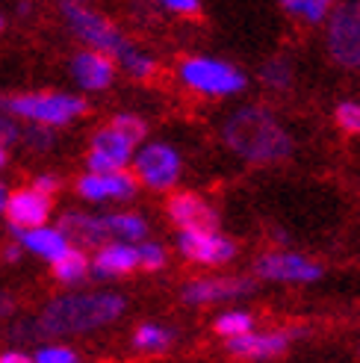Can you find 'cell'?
I'll use <instances>...</instances> for the list:
<instances>
[{
  "instance_id": "1",
  "label": "cell",
  "mask_w": 360,
  "mask_h": 363,
  "mask_svg": "<svg viewBox=\"0 0 360 363\" xmlns=\"http://www.w3.org/2000/svg\"><path fill=\"white\" fill-rule=\"evenodd\" d=\"M124 311V298L113 293H83V296H60L45 304L42 316L35 319V331L42 337H65L83 334L113 322Z\"/></svg>"
},
{
  "instance_id": "2",
  "label": "cell",
  "mask_w": 360,
  "mask_h": 363,
  "mask_svg": "<svg viewBox=\"0 0 360 363\" xmlns=\"http://www.w3.org/2000/svg\"><path fill=\"white\" fill-rule=\"evenodd\" d=\"M222 136L233 154H240L242 160H251V162L283 160L293 148L290 133L266 110H257V106H245V110L233 113L225 121Z\"/></svg>"
},
{
  "instance_id": "3",
  "label": "cell",
  "mask_w": 360,
  "mask_h": 363,
  "mask_svg": "<svg viewBox=\"0 0 360 363\" xmlns=\"http://www.w3.org/2000/svg\"><path fill=\"white\" fill-rule=\"evenodd\" d=\"M0 110L9 116L30 118L35 124L60 127V124H68L77 116H83L86 101H80L74 95H62V92H30V95L0 98Z\"/></svg>"
},
{
  "instance_id": "4",
  "label": "cell",
  "mask_w": 360,
  "mask_h": 363,
  "mask_svg": "<svg viewBox=\"0 0 360 363\" xmlns=\"http://www.w3.org/2000/svg\"><path fill=\"white\" fill-rule=\"evenodd\" d=\"M180 80L204 95H233L245 89V74L222 60L189 57L180 62Z\"/></svg>"
},
{
  "instance_id": "5",
  "label": "cell",
  "mask_w": 360,
  "mask_h": 363,
  "mask_svg": "<svg viewBox=\"0 0 360 363\" xmlns=\"http://www.w3.org/2000/svg\"><path fill=\"white\" fill-rule=\"evenodd\" d=\"M62 15H65V21L71 24V30H74L83 42L92 45V50L103 53V57H106V53L118 57V53L130 45L121 35V30L110 21V18L92 12L83 4H62Z\"/></svg>"
},
{
  "instance_id": "6",
  "label": "cell",
  "mask_w": 360,
  "mask_h": 363,
  "mask_svg": "<svg viewBox=\"0 0 360 363\" xmlns=\"http://www.w3.org/2000/svg\"><path fill=\"white\" fill-rule=\"evenodd\" d=\"M328 50L334 62L357 68L360 65V6L346 4L339 6L328 27Z\"/></svg>"
},
{
  "instance_id": "7",
  "label": "cell",
  "mask_w": 360,
  "mask_h": 363,
  "mask_svg": "<svg viewBox=\"0 0 360 363\" xmlns=\"http://www.w3.org/2000/svg\"><path fill=\"white\" fill-rule=\"evenodd\" d=\"M136 174L142 184L151 189H169L177 184L180 157L171 145H163V142L145 145V148L136 154Z\"/></svg>"
},
{
  "instance_id": "8",
  "label": "cell",
  "mask_w": 360,
  "mask_h": 363,
  "mask_svg": "<svg viewBox=\"0 0 360 363\" xmlns=\"http://www.w3.org/2000/svg\"><path fill=\"white\" fill-rule=\"evenodd\" d=\"M254 272L269 281H316V278H322L319 263L301 257V254H290V251L263 254L254 263Z\"/></svg>"
},
{
  "instance_id": "9",
  "label": "cell",
  "mask_w": 360,
  "mask_h": 363,
  "mask_svg": "<svg viewBox=\"0 0 360 363\" xmlns=\"http://www.w3.org/2000/svg\"><path fill=\"white\" fill-rule=\"evenodd\" d=\"M177 245L184 251V257L195 263H207V266H219L233 257V242L219 237L215 230H180Z\"/></svg>"
},
{
  "instance_id": "10",
  "label": "cell",
  "mask_w": 360,
  "mask_h": 363,
  "mask_svg": "<svg viewBox=\"0 0 360 363\" xmlns=\"http://www.w3.org/2000/svg\"><path fill=\"white\" fill-rule=\"evenodd\" d=\"M304 334H308V328H286V331H272V334H242V337L227 340V349L248 360L275 357L290 346V340L304 337Z\"/></svg>"
},
{
  "instance_id": "11",
  "label": "cell",
  "mask_w": 360,
  "mask_h": 363,
  "mask_svg": "<svg viewBox=\"0 0 360 363\" xmlns=\"http://www.w3.org/2000/svg\"><path fill=\"white\" fill-rule=\"evenodd\" d=\"M254 293V281L251 278H201L192 281L184 289V301L189 304H213V301H227Z\"/></svg>"
},
{
  "instance_id": "12",
  "label": "cell",
  "mask_w": 360,
  "mask_h": 363,
  "mask_svg": "<svg viewBox=\"0 0 360 363\" xmlns=\"http://www.w3.org/2000/svg\"><path fill=\"white\" fill-rule=\"evenodd\" d=\"M6 216H9V228H18V230L45 228L47 216H50V198L33 192V189H18L6 201Z\"/></svg>"
},
{
  "instance_id": "13",
  "label": "cell",
  "mask_w": 360,
  "mask_h": 363,
  "mask_svg": "<svg viewBox=\"0 0 360 363\" xmlns=\"http://www.w3.org/2000/svg\"><path fill=\"white\" fill-rule=\"evenodd\" d=\"M169 216H171V222H177L184 230H215V225H219L215 210L204 198H198L192 192L174 195L169 201Z\"/></svg>"
},
{
  "instance_id": "14",
  "label": "cell",
  "mask_w": 360,
  "mask_h": 363,
  "mask_svg": "<svg viewBox=\"0 0 360 363\" xmlns=\"http://www.w3.org/2000/svg\"><path fill=\"white\" fill-rule=\"evenodd\" d=\"M139 189L136 177L128 174V172H118V174H106V177H98V174H83L77 180V192L89 201H110V198H121L128 201L133 198Z\"/></svg>"
},
{
  "instance_id": "15",
  "label": "cell",
  "mask_w": 360,
  "mask_h": 363,
  "mask_svg": "<svg viewBox=\"0 0 360 363\" xmlns=\"http://www.w3.org/2000/svg\"><path fill=\"white\" fill-rule=\"evenodd\" d=\"M71 74H74V80L83 89L98 92V89H106L113 83L116 65H113L110 57H103V53H98V50H83L74 57V62H71Z\"/></svg>"
},
{
  "instance_id": "16",
  "label": "cell",
  "mask_w": 360,
  "mask_h": 363,
  "mask_svg": "<svg viewBox=\"0 0 360 363\" xmlns=\"http://www.w3.org/2000/svg\"><path fill=\"white\" fill-rule=\"evenodd\" d=\"M15 237H18V245L39 254V257L57 263L62 254L71 248V242L65 240V233H60L57 228H35V230H18V228H9Z\"/></svg>"
},
{
  "instance_id": "17",
  "label": "cell",
  "mask_w": 360,
  "mask_h": 363,
  "mask_svg": "<svg viewBox=\"0 0 360 363\" xmlns=\"http://www.w3.org/2000/svg\"><path fill=\"white\" fill-rule=\"evenodd\" d=\"M139 266V251L136 245H128V242H110L103 245L95 260H92V272L98 278H116V275H124Z\"/></svg>"
},
{
  "instance_id": "18",
  "label": "cell",
  "mask_w": 360,
  "mask_h": 363,
  "mask_svg": "<svg viewBox=\"0 0 360 363\" xmlns=\"http://www.w3.org/2000/svg\"><path fill=\"white\" fill-rule=\"evenodd\" d=\"M60 233H65V240L80 242V245H98L106 242V228L101 216H86V213H62L60 219Z\"/></svg>"
},
{
  "instance_id": "19",
  "label": "cell",
  "mask_w": 360,
  "mask_h": 363,
  "mask_svg": "<svg viewBox=\"0 0 360 363\" xmlns=\"http://www.w3.org/2000/svg\"><path fill=\"white\" fill-rule=\"evenodd\" d=\"M92 154H101V157L118 162V166L124 169L128 166V160L133 157V145L124 139L118 130H113V127H103V130H98L92 136Z\"/></svg>"
},
{
  "instance_id": "20",
  "label": "cell",
  "mask_w": 360,
  "mask_h": 363,
  "mask_svg": "<svg viewBox=\"0 0 360 363\" xmlns=\"http://www.w3.org/2000/svg\"><path fill=\"white\" fill-rule=\"evenodd\" d=\"M103 228H106V237L116 240V242H136V240H145V222L133 213H113V216H101Z\"/></svg>"
},
{
  "instance_id": "21",
  "label": "cell",
  "mask_w": 360,
  "mask_h": 363,
  "mask_svg": "<svg viewBox=\"0 0 360 363\" xmlns=\"http://www.w3.org/2000/svg\"><path fill=\"white\" fill-rule=\"evenodd\" d=\"M86 269H89L86 254L80 248H68L62 257L53 263V275H57L62 284H77V281H83Z\"/></svg>"
},
{
  "instance_id": "22",
  "label": "cell",
  "mask_w": 360,
  "mask_h": 363,
  "mask_svg": "<svg viewBox=\"0 0 360 363\" xmlns=\"http://www.w3.org/2000/svg\"><path fill=\"white\" fill-rule=\"evenodd\" d=\"M116 60H118L124 68H128V74H133V77H139V80H148L154 71H157L154 57H148V53H145V50H139L136 45H128Z\"/></svg>"
},
{
  "instance_id": "23",
  "label": "cell",
  "mask_w": 360,
  "mask_h": 363,
  "mask_svg": "<svg viewBox=\"0 0 360 363\" xmlns=\"http://www.w3.org/2000/svg\"><path fill=\"white\" fill-rule=\"evenodd\" d=\"M171 331L166 328H159V325H139L136 334H133V342H136V349L142 352H163L171 346Z\"/></svg>"
},
{
  "instance_id": "24",
  "label": "cell",
  "mask_w": 360,
  "mask_h": 363,
  "mask_svg": "<svg viewBox=\"0 0 360 363\" xmlns=\"http://www.w3.org/2000/svg\"><path fill=\"white\" fill-rule=\"evenodd\" d=\"M251 325H254V316L245 313V311H227L215 319V331L222 337H242V334H251Z\"/></svg>"
},
{
  "instance_id": "25",
  "label": "cell",
  "mask_w": 360,
  "mask_h": 363,
  "mask_svg": "<svg viewBox=\"0 0 360 363\" xmlns=\"http://www.w3.org/2000/svg\"><path fill=\"white\" fill-rule=\"evenodd\" d=\"M281 9H286L290 15H298V18H304V21L316 24V21H322V18L331 12V4H328V0H283Z\"/></svg>"
},
{
  "instance_id": "26",
  "label": "cell",
  "mask_w": 360,
  "mask_h": 363,
  "mask_svg": "<svg viewBox=\"0 0 360 363\" xmlns=\"http://www.w3.org/2000/svg\"><path fill=\"white\" fill-rule=\"evenodd\" d=\"M260 77H263L266 86H272V89H286L293 83V65H290V60L275 57L260 68Z\"/></svg>"
},
{
  "instance_id": "27",
  "label": "cell",
  "mask_w": 360,
  "mask_h": 363,
  "mask_svg": "<svg viewBox=\"0 0 360 363\" xmlns=\"http://www.w3.org/2000/svg\"><path fill=\"white\" fill-rule=\"evenodd\" d=\"M113 130H118L124 139H128L130 145H139L142 139H145V133H148V127H145V121H142L139 116H130V113H121V116H116L113 118Z\"/></svg>"
},
{
  "instance_id": "28",
  "label": "cell",
  "mask_w": 360,
  "mask_h": 363,
  "mask_svg": "<svg viewBox=\"0 0 360 363\" xmlns=\"http://www.w3.org/2000/svg\"><path fill=\"white\" fill-rule=\"evenodd\" d=\"M337 124L349 133H360V104L354 101H343L337 106Z\"/></svg>"
},
{
  "instance_id": "29",
  "label": "cell",
  "mask_w": 360,
  "mask_h": 363,
  "mask_svg": "<svg viewBox=\"0 0 360 363\" xmlns=\"http://www.w3.org/2000/svg\"><path fill=\"white\" fill-rule=\"evenodd\" d=\"M33 363H77V354L65 346H45V349L35 352Z\"/></svg>"
},
{
  "instance_id": "30",
  "label": "cell",
  "mask_w": 360,
  "mask_h": 363,
  "mask_svg": "<svg viewBox=\"0 0 360 363\" xmlns=\"http://www.w3.org/2000/svg\"><path fill=\"white\" fill-rule=\"evenodd\" d=\"M136 251H139V263L145 266V269H151V272H154V269H163V263H166V251L159 248L157 242H142Z\"/></svg>"
},
{
  "instance_id": "31",
  "label": "cell",
  "mask_w": 360,
  "mask_h": 363,
  "mask_svg": "<svg viewBox=\"0 0 360 363\" xmlns=\"http://www.w3.org/2000/svg\"><path fill=\"white\" fill-rule=\"evenodd\" d=\"M24 139L33 145L35 151H45V148H50V142H53V136H50L47 127H30V130L24 133Z\"/></svg>"
},
{
  "instance_id": "32",
  "label": "cell",
  "mask_w": 360,
  "mask_h": 363,
  "mask_svg": "<svg viewBox=\"0 0 360 363\" xmlns=\"http://www.w3.org/2000/svg\"><path fill=\"white\" fill-rule=\"evenodd\" d=\"M30 189H33V192H39V195H45V198H50L53 192L60 189V180L53 177V174H39V177L33 180V186H30Z\"/></svg>"
},
{
  "instance_id": "33",
  "label": "cell",
  "mask_w": 360,
  "mask_h": 363,
  "mask_svg": "<svg viewBox=\"0 0 360 363\" xmlns=\"http://www.w3.org/2000/svg\"><path fill=\"white\" fill-rule=\"evenodd\" d=\"M18 136H21V133H18V124H15L9 116L0 113V148H4V145H9V142H15Z\"/></svg>"
},
{
  "instance_id": "34",
  "label": "cell",
  "mask_w": 360,
  "mask_h": 363,
  "mask_svg": "<svg viewBox=\"0 0 360 363\" xmlns=\"http://www.w3.org/2000/svg\"><path fill=\"white\" fill-rule=\"evenodd\" d=\"M163 6L171 9V12H180V15H195L198 9H201V4H198V0H166Z\"/></svg>"
},
{
  "instance_id": "35",
  "label": "cell",
  "mask_w": 360,
  "mask_h": 363,
  "mask_svg": "<svg viewBox=\"0 0 360 363\" xmlns=\"http://www.w3.org/2000/svg\"><path fill=\"white\" fill-rule=\"evenodd\" d=\"M0 363H33L24 352H4L0 354Z\"/></svg>"
},
{
  "instance_id": "36",
  "label": "cell",
  "mask_w": 360,
  "mask_h": 363,
  "mask_svg": "<svg viewBox=\"0 0 360 363\" xmlns=\"http://www.w3.org/2000/svg\"><path fill=\"white\" fill-rule=\"evenodd\" d=\"M15 311V301L9 293H0V316H9Z\"/></svg>"
},
{
  "instance_id": "37",
  "label": "cell",
  "mask_w": 360,
  "mask_h": 363,
  "mask_svg": "<svg viewBox=\"0 0 360 363\" xmlns=\"http://www.w3.org/2000/svg\"><path fill=\"white\" fill-rule=\"evenodd\" d=\"M21 257V245H12V248H6V260H18Z\"/></svg>"
},
{
  "instance_id": "38",
  "label": "cell",
  "mask_w": 360,
  "mask_h": 363,
  "mask_svg": "<svg viewBox=\"0 0 360 363\" xmlns=\"http://www.w3.org/2000/svg\"><path fill=\"white\" fill-rule=\"evenodd\" d=\"M6 201H9V192H6V186H4V184H0V213L6 210Z\"/></svg>"
},
{
  "instance_id": "39",
  "label": "cell",
  "mask_w": 360,
  "mask_h": 363,
  "mask_svg": "<svg viewBox=\"0 0 360 363\" xmlns=\"http://www.w3.org/2000/svg\"><path fill=\"white\" fill-rule=\"evenodd\" d=\"M4 166H6V151L0 148V169H4Z\"/></svg>"
},
{
  "instance_id": "40",
  "label": "cell",
  "mask_w": 360,
  "mask_h": 363,
  "mask_svg": "<svg viewBox=\"0 0 360 363\" xmlns=\"http://www.w3.org/2000/svg\"><path fill=\"white\" fill-rule=\"evenodd\" d=\"M0 30H4V18H0Z\"/></svg>"
}]
</instances>
